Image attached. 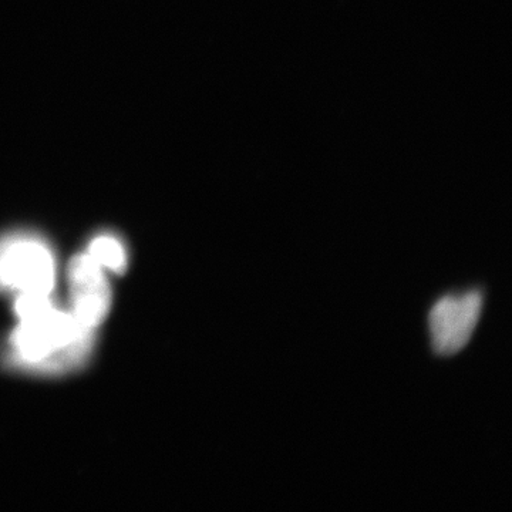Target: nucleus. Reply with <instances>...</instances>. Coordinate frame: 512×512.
Instances as JSON below:
<instances>
[{
	"mask_svg": "<svg viewBox=\"0 0 512 512\" xmlns=\"http://www.w3.org/2000/svg\"><path fill=\"white\" fill-rule=\"evenodd\" d=\"M89 333L73 313L56 311L52 306L33 318L20 320L13 340L22 359L43 363L62 350L84 345Z\"/></svg>",
	"mask_w": 512,
	"mask_h": 512,
	"instance_id": "obj_1",
	"label": "nucleus"
},
{
	"mask_svg": "<svg viewBox=\"0 0 512 512\" xmlns=\"http://www.w3.org/2000/svg\"><path fill=\"white\" fill-rule=\"evenodd\" d=\"M89 255L101 266L111 271L123 272L126 268V252L123 245L114 237L101 235L92 242L89 248Z\"/></svg>",
	"mask_w": 512,
	"mask_h": 512,
	"instance_id": "obj_5",
	"label": "nucleus"
},
{
	"mask_svg": "<svg viewBox=\"0 0 512 512\" xmlns=\"http://www.w3.org/2000/svg\"><path fill=\"white\" fill-rule=\"evenodd\" d=\"M73 316L87 329L99 326L111 306V289L103 272L89 254L74 256L69 266Z\"/></svg>",
	"mask_w": 512,
	"mask_h": 512,
	"instance_id": "obj_4",
	"label": "nucleus"
},
{
	"mask_svg": "<svg viewBox=\"0 0 512 512\" xmlns=\"http://www.w3.org/2000/svg\"><path fill=\"white\" fill-rule=\"evenodd\" d=\"M49 295L43 293H22V296L16 302V312H18L20 320L33 318L39 313L52 308Z\"/></svg>",
	"mask_w": 512,
	"mask_h": 512,
	"instance_id": "obj_6",
	"label": "nucleus"
},
{
	"mask_svg": "<svg viewBox=\"0 0 512 512\" xmlns=\"http://www.w3.org/2000/svg\"><path fill=\"white\" fill-rule=\"evenodd\" d=\"M484 295L478 289L451 293L434 303L429 313L431 348L439 356H454L466 348L473 338Z\"/></svg>",
	"mask_w": 512,
	"mask_h": 512,
	"instance_id": "obj_2",
	"label": "nucleus"
},
{
	"mask_svg": "<svg viewBox=\"0 0 512 512\" xmlns=\"http://www.w3.org/2000/svg\"><path fill=\"white\" fill-rule=\"evenodd\" d=\"M0 285L22 293L49 295L55 285V261L35 238L8 239L0 245Z\"/></svg>",
	"mask_w": 512,
	"mask_h": 512,
	"instance_id": "obj_3",
	"label": "nucleus"
}]
</instances>
